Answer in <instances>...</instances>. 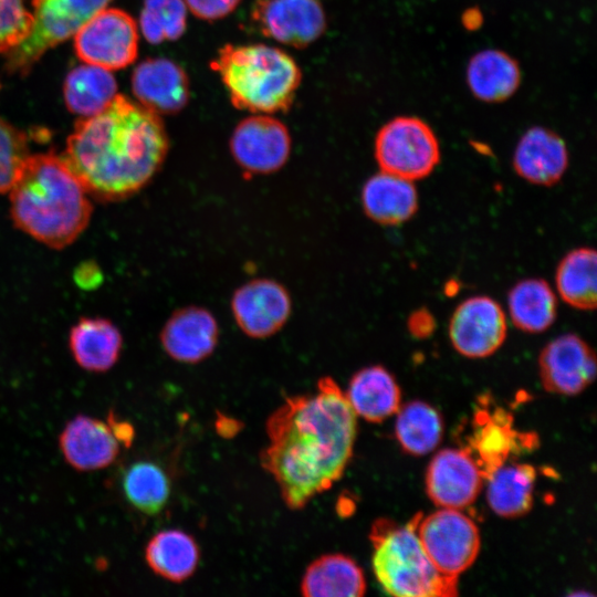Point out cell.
<instances>
[{"mask_svg":"<svg viewBox=\"0 0 597 597\" xmlns=\"http://www.w3.org/2000/svg\"><path fill=\"white\" fill-rule=\"evenodd\" d=\"M269 443L261 467L276 482L282 500L301 510L344 474L357 434L356 413L331 377L315 394L285 398L265 425Z\"/></svg>","mask_w":597,"mask_h":597,"instance_id":"obj_1","label":"cell"},{"mask_svg":"<svg viewBox=\"0 0 597 597\" xmlns=\"http://www.w3.org/2000/svg\"><path fill=\"white\" fill-rule=\"evenodd\" d=\"M122 489L128 503L147 515L158 514L170 494L167 474L150 461L132 463L122 476Z\"/></svg>","mask_w":597,"mask_h":597,"instance_id":"obj_32","label":"cell"},{"mask_svg":"<svg viewBox=\"0 0 597 597\" xmlns=\"http://www.w3.org/2000/svg\"><path fill=\"white\" fill-rule=\"evenodd\" d=\"M568 153L564 140L553 130L532 127L519 140L513 167L523 179L541 186H552L564 175Z\"/></svg>","mask_w":597,"mask_h":597,"instance_id":"obj_20","label":"cell"},{"mask_svg":"<svg viewBox=\"0 0 597 597\" xmlns=\"http://www.w3.org/2000/svg\"><path fill=\"white\" fill-rule=\"evenodd\" d=\"M8 191L15 227L52 249L73 243L90 222V196L54 154L28 155Z\"/></svg>","mask_w":597,"mask_h":597,"instance_id":"obj_3","label":"cell"},{"mask_svg":"<svg viewBox=\"0 0 597 597\" xmlns=\"http://www.w3.org/2000/svg\"><path fill=\"white\" fill-rule=\"evenodd\" d=\"M421 513L399 525L379 519L371 526V565L377 582L397 597H449L457 595L458 579L439 573L425 553L417 534Z\"/></svg>","mask_w":597,"mask_h":597,"instance_id":"obj_5","label":"cell"},{"mask_svg":"<svg viewBox=\"0 0 597 597\" xmlns=\"http://www.w3.org/2000/svg\"><path fill=\"white\" fill-rule=\"evenodd\" d=\"M123 345L122 334L108 320L83 317L70 331L69 346L78 366L103 373L117 362Z\"/></svg>","mask_w":597,"mask_h":597,"instance_id":"obj_23","label":"cell"},{"mask_svg":"<svg viewBox=\"0 0 597 597\" xmlns=\"http://www.w3.org/2000/svg\"><path fill=\"white\" fill-rule=\"evenodd\" d=\"M218 336V323L209 311L187 306L168 318L160 333V343L172 359L195 364L211 355Z\"/></svg>","mask_w":597,"mask_h":597,"instance_id":"obj_19","label":"cell"},{"mask_svg":"<svg viewBox=\"0 0 597 597\" xmlns=\"http://www.w3.org/2000/svg\"><path fill=\"white\" fill-rule=\"evenodd\" d=\"M65 461L78 471H94L112 464L121 442L108 423L85 415L70 420L59 437Z\"/></svg>","mask_w":597,"mask_h":597,"instance_id":"obj_18","label":"cell"},{"mask_svg":"<svg viewBox=\"0 0 597 597\" xmlns=\"http://www.w3.org/2000/svg\"><path fill=\"white\" fill-rule=\"evenodd\" d=\"M345 396L356 416L369 422H381L401 406L398 384L386 368L378 365L355 373Z\"/></svg>","mask_w":597,"mask_h":597,"instance_id":"obj_22","label":"cell"},{"mask_svg":"<svg viewBox=\"0 0 597 597\" xmlns=\"http://www.w3.org/2000/svg\"><path fill=\"white\" fill-rule=\"evenodd\" d=\"M407 326L410 334L417 338H426L430 336L436 328V320L433 315L425 307L413 311L408 321Z\"/></svg>","mask_w":597,"mask_h":597,"instance_id":"obj_37","label":"cell"},{"mask_svg":"<svg viewBox=\"0 0 597 597\" xmlns=\"http://www.w3.org/2000/svg\"><path fill=\"white\" fill-rule=\"evenodd\" d=\"M187 10L184 0H145L139 18L143 35L153 44L178 40L186 31Z\"/></svg>","mask_w":597,"mask_h":597,"instance_id":"obj_33","label":"cell"},{"mask_svg":"<svg viewBox=\"0 0 597 597\" xmlns=\"http://www.w3.org/2000/svg\"><path fill=\"white\" fill-rule=\"evenodd\" d=\"M375 158L381 171L413 181L434 169L440 160V148L426 122L413 116H399L378 130Z\"/></svg>","mask_w":597,"mask_h":597,"instance_id":"obj_7","label":"cell"},{"mask_svg":"<svg viewBox=\"0 0 597 597\" xmlns=\"http://www.w3.org/2000/svg\"><path fill=\"white\" fill-rule=\"evenodd\" d=\"M300 588L306 597H360L366 591V580L349 556L325 554L307 566Z\"/></svg>","mask_w":597,"mask_h":597,"instance_id":"obj_24","label":"cell"},{"mask_svg":"<svg viewBox=\"0 0 597 597\" xmlns=\"http://www.w3.org/2000/svg\"><path fill=\"white\" fill-rule=\"evenodd\" d=\"M506 318L502 307L488 296L461 302L449 324V336L457 352L469 358H483L505 341Z\"/></svg>","mask_w":597,"mask_h":597,"instance_id":"obj_12","label":"cell"},{"mask_svg":"<svg viewBox=\"0 0 597 597\" xmlns=\"http://www.w3.org/2000/svg\"><path fill=\"white\" fill-rule=\"evenodd\" d=\"M74 35L77 56L108 71L128 66L138 53L137 24L119 9L101 10Z\"/></svg>","mask_w":597,"mask_h":597,"instance_id":"obj_9","label":"cell"},{"mask_svg":"<svg viewBox=\"0 0 597 597\" xmlns=\"http://www.w3.org/2000/svg\"><path fill=\"white\" fill-rule=\"evenodd\" d=\"M32 25L23 0H0V53H8L29 34Z\"/></svg>","mask_w":597,"mask_h":597,"instance_id":"obj_35","label":"cell"},{"mask_svg":"<svg viewBox=\"0 0 597 597\" xmlns=\"http://www.w3.org/2000/svg\"><path fill=\"white\" fill-rule=\"evenodd\" d=\"M484 476L465 449L440 450L430 461L426 489L439 507L461 510L478 498Z\"/></svg>","mask_w":597,"mask_h":597,"instance_id":"obj_15","label":"cell"},{"mask_svg":"<svg viewBox=\"0 0 597 597\" xmlns=\"http://www.w3.org/2000/svg\"><path fill=\"white\" fill-rule=\"evenodd\" d=\"M365 213L377 223L395 226L410 219L418 209V195L411 180L381 171L362 189Z\"/></svg>","mask_w":597,"mask_h":597,"instance_id":"obj_21","label":"cell"},{"mask_svg":"<svg viewBox=\"0 0 597 597\" xmlns=\"http://www.w3.org/2000/svg\"><path fill=\"white\" fill-rule=\"evenodd\" d=\"M596 251L591 248L575 249L561 260L555 282L565 303L584 311L596 307Z\"/></svg>","mask_w":597,"mask_h":597,"instance_id":"obj_29","label":"cell"},{"mask_svg":"<svg viewBox=\"0 0 597 597\" xmlns=\"http://www.w3.org/2000/svg\"><path fill=\"white\" fill-rule=\"evenodd\" d=\"M168 147L160 116L116 94L102 112L75 124L61 157L90 197L118 201L150 181Z\"/></svg>","mask_w":597,"mask_h":597,"instance_id":"obj_2","label":"cell"},{"mask_svg":"<svg viewBox=\"0 0 597 597\" xmlns=\"http://www.w3.org/2000/svg\"><path fill=\"white\" fill-rule=\"evenodd\" d=\"M116 95V82L108 70L95 65L74 69L64 84L67 108L83 116L102 112Z\"/></svg>","mask_w":597,"mask_h":597,"instance_id":"obj_30","label":"cell"},{"mask_svg":"<svg viewBox=\"0 0 597 597\" xmlns=\"http://www.w3.org/2000/svg\"><path fill=\"white\" fill-rule=\"evenodd\" d=\"M234 320L253 338H265L286 323L292 302L286 289L274 280L255 279L240 286L231 300Z\"/></svg>","mask_w":597,"mask_h":597,"instance_id":"obj_14","label":"cell"},{"mask_svg":"<svg viewBox=\"0 0 597 597\" xmlns=\"http://www.w3.org/2000/svg\"><path fill=\"white\" fill-rule=\"evenodd\" d=\"M251 17L263 35L298 49L316 41L326 29L318 0H256Z\"/></svg>","mask_w":597,"mask_h":597,"instance_id":"obj_11","label":"cell"},{"mask_svg":"<svg viewBox=\"0 0 597 597\" xmlns=\"http://www.w3.org/2000/svg\"><path fill=\"white\" fill-rule=\"evenodd\" d=\"M145 558L158 576L181 583L197 569L200 551L195 538L180 530H165L155 534L147 543Z\"/></svg>","mask_w":597,"mask_h":597,"instance_id":"obj_27","label":"cell"},{"mask_svg":"<svg viewBox=\"0 0 597 597\" xmlns=\"http://www.w3.org/2000/svg\"><path fill=\"white\" fill-rule=\"evenodd\" d=\"M467 82L476 98L499 103L516 92L521 83V70L507 53L488 49L478 52L469 61Z\"/></svg>","mask_w":597,"mask_h":597,"instance_id":"obj_25","label":"cell"},{"mask_svg":"<svg viewBox=\"0 0 597 597\" xmlns=\"http://www.w3.org/2000/svg\"><path fill=\"white\" fill-rule=\"evenodd\" d=\"M543 387L554 394L573 396L589 386L596 376V358L590 346L575 334L551 341L538 357Z\"/></svg>","mask_w":597,"mask_h":597,"instance_id":"obj_13","label":"cell"},{"mask_svg":"<svg viewBox=\"0 0 597 597\" xmlns=\"http://www.w3.org/2000/svg\"><path fill=\"white\" fill-rule=\"evenodd\" d=\"M235 163L249 174H271L282 168L291 153L287 127L269 114L242 119L230 138Z\"/></svg>","mask_w":597,"mask_h":597,"instance_id":"obj_10","label":"cell"},{"mask_svg":"<svg viewBox=\"0 0 597 597\" xmlns=\"http://www.w3.org/2000/svg\"><path fill=\"white\" fill-rule=\"evenodd\" d=\"M417 534L428 558L442 575L458 579L480 551L476 524L457 509L441 507L420 517Z\"/></svg>","mask_w":597,"mask_h":597,"instance_id":"obj_8","label":"cell"},{"mask_svg":"<svg viewBox=\"0 0 597 597\" xmlns=\"http://www.w3.org/2000/svg\"><path fill=\"white\" fill-rule=\"evenodd\" d=\"M111 0H32V25L28 36L7 53L10 73L25 74L53 46L74 35Z\"/></svg>","mask_w":597,"mask_h":597,"instance_id":"obj_6","label":"cell"},{"mask_svg":"<svg viewBox=\"0 0 597 597\" xmlns=\"http://www.w3.org/2000/svg\"><path fill=\"white\" fill-rule=\"evenodd\" d=\"M132 88L138 103L158 115L180 112L190 96L187 73L165 57L142 62L133 73Z\"/></svg>","mask_w":597,"mask_h":597,"instance_id":"obj_17","label":"cell"},{"mask_svg":"<svg viewBox=\"0 0 597 597\" xmlns=\"http://www.w3.org/2000/svg\"><path fill=\"white\" fill-rule=\"evenodd\" d=\"M184 2L196 18L216 21L232 13L241 0H184Z\"/></svg>","mask_w":597,"mask_h":597,"instance_id":"obj_36","label":"cell"},{"mask_svg":"<svg viewBox=\"0 0 597 597\" xmlns=\"http://www.w3.org/2000/svg\"><path fill=\"white\" fill-rule=\"evenodd\" d=\"M107 420V423L121 444L129 447L135 436L133 426L125 420H118L113 411H109Z\"/></svg>","mask_w":597,"mask_h":597,"instance_id":"obj_38","label":"cell"},{"mask_svg":"<svg viewBox=\"0 0 597 597\" xmlns=\"http://www.w3.org/2000/svg\"><path fill=\"white\" fill-rule=\"evenodd\" d=\"M473 423L464 449L474 459L484 479L506 463L513 453L535 446V436L514 430L511 415L502 409L492 412L480 410Z\"/></svg>","mask_w":597,"mask_h":597,"instance_id":"obj_16","label":"cell"},{"mask_svg":"<svg viewBox=\"0 0 597 597\" xmlns=\"http://www.w3.org/2000/svg\"><path fill=\"white\" fill-rule=\"evenodd\" d=\"M242 426V422L239 420L218 412L216 430L221 437L231 438L235 436L241 430Z\"/></svg>","mask_w":597,"mask_h":597,"instance_id":"obj_39","label":"cell"},{"mask_svg":"<svg viewBox=\"0 0 597 597\" xmlns=\"http://www.w3.org/2000/svg\"><path fill=\"white\" fill-rule=\"evenodd\" d=\"M396 413L395 434L404 451L425 455L440 443L442 418L433 407L423 401H410Z\"/></svg>","mask_w":597,"mask_h":597,"instance_id":"obj_31","label":"cell"},{"mask_svg":"<svg viewBox=\"0 0 597 597\" xmlns=\"http://www.w3.org/2000/svg\"><path fill=\"white\" fill-rule=\"evenodd\" d=\"M536 470L527 463H504L488 480L486 500L499 516L513 519L526 514L533 505Z\"/></svg>","mask_w":597,"mask_h":597,"instance_id":"obj_26","label":"cell"},{"mask_svg":"<svg viewBox=\"0 0 597 597\" xmlns=\"http://www.w3.org/2000/svg\"><path fill=\"white\" fill-rule=\"evenodd\" d=\"M211 67L232 105L253 114L286 112L302 80L301 69L290 54L263 43L226 44Z\"/></svg>","mask_w":597,"mask_h":597,"instance_id":"obj_4","label":"cell"},{"mask_svg":"<svg viewBox=\"0 0 597 597\" xmlns=\"http://www.w3.org/2000/svg\"><path fill=\"white\" fill-rule=\"evenodd\" d=\"M28 155L24 134L0 119V192L10 189Z\"/></svg>","mask_w":597,"mask_h":597,"instance_id":"obj_34","label":"cell"},{"mask_svg":"<svg viewBox=\"0 0 597 597\" xmlns=\"http://www.w3.org/2000/svg\"><path fill=\"white\" fill-rule=\"evenodd\" d=\"M513 324L526 333L547 329L557 314V300L549 284L542 279H526L516 283L507 297Z\"/></svg>","mask_w":597,"mask_h":597,"instance_id":"obj_28","label":"cell"}]
</instances>
